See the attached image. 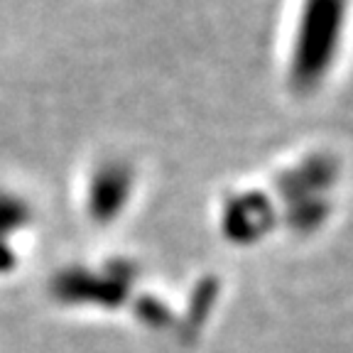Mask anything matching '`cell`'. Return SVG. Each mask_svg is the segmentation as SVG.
Wrapping results in <instances>:
<instances>
[{"label": "cell", "instance_id": "cell-1", "mask_svg": "<svg viewBox=\"0 0 353 353\" xmlns=\"http://www.w3.org/2000/svg\"><path fill=\"white\" fill-rule=\"evenodd\" d=\"M348 0H299L285 59L287 83L312 94L329 79L341 50Z\"/></svg>", "mask_w": 353, "mask_h": 353}]
</instances>
